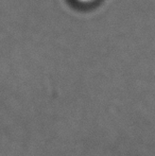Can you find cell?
Instances as JSON below:
<instances>
[{
    "label": "cell",
    "instance_id": "6da1fadb",
    "mask_svg": "<svg viewBox=\"0 0 155 156\" xmlns=\"http://www.w3.org/2000/svg\"><path fill=\"white\" fill-rule=\"evenodd\" d=\"M75 1L77 2L78 4L82 5V6H89V5H93V4H95L98 0H75Z\"/></svg>",
    "mask_w": 155,
    "mask_h": 156
}]
</instances>
